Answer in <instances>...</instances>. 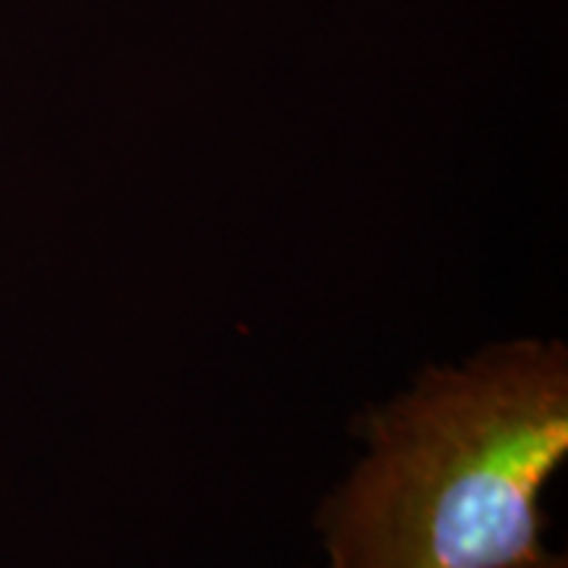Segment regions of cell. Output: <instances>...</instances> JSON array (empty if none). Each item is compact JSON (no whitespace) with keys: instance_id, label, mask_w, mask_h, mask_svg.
I'll return each instance as SVG.
<instances>
[{"instance_id":"6da1fadb","label":"cell","mask_w":568,"mask_h":568,"mask_svg":"<svg viewBox=\"0 0 568 568\" xmlns=\"http://www.w3.org/2000/svg\"><path fill=\"white\" fill-rule=\"evenodd\" d=\"M369 452L325 503L328 568H566L540 496L568 452V354L518 338L366 417Z\"/></svg>"}]
</instances>
